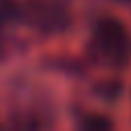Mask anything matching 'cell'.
Returning <instances> with one entry per match:
<instances>
[{
  "label": "cell",
  "mask_w": 131,
  "mask_h": 131,
  "mask_svg": "<svg viewBox=\"0 0 131 131\" xmlns=\"http://www.w3.org/2000/svg\"><path fill=\"white\" fill-rule=\"evenodd\" d=\"M90 55L98 63L111 68H123L131 55V41L127 27L113 16L100 18L92 31Z\"/></svg>",
  "instance_id": "6da1fadb"
},
{
  "label": "cell",
  "mask_w": 131,
  "mask_h": 131,
  "mask_svg": "<svg viewBox=\"0 0 131 131\" xmlns=\"http://www.w3.org/2000/svg\"><path fill=\"white\" fill-rule=\"evenodd\" d=\"M94 92H96L100 98H104V100H115V98L121 96L123 84H121L119 80H102V82H98V84L94 86Z\"/></svg>",
  "instance_id": "277c9868"
},
{
  "label": "cell",
  "mask_w": 131,
  "mask_h": 131,
  "mask_svg": "<svg viewBox=\"0 0 131 131\" xmlns=\"http://www.w3.org/2000/svg\"><path fill=\"white\" fill-rule=\"evenodd\" d=\"M80 131H113V121L106 115L90 113L80 121Z\"/></svg>",
  "instance_id": "3957f363"
},
{
  "label": "cell",
  "mask_w": 131,
  "mask_h": 131,
  "mask_svg": "<svg viewBox=\"0 0 131 131\" xmlns=\"http://www.w3.org/2000/svg\"><path fill=\"white\" fill-rule=\"evenodd\" d=\"M20 16V4L16 0H0V29Z\"/></svg>",
  "instance_id": "5b68a950"
},
{
  "label": "cell",
  "mask_w": 131,
  "mask_h": 131,
  "mask_svg": "<svg viewBox=\"0 0 131 131\" xmlns=\"http://www.w3.org/2000/svg\"><path fill=\"white\" fill-rule=\"evenodd\" d=\"M20 16L43 33H61L70 25V12L59 0H25Z\"/></svg>",
  "instance_id": "7a4b0ae2"
}]
</instances>
